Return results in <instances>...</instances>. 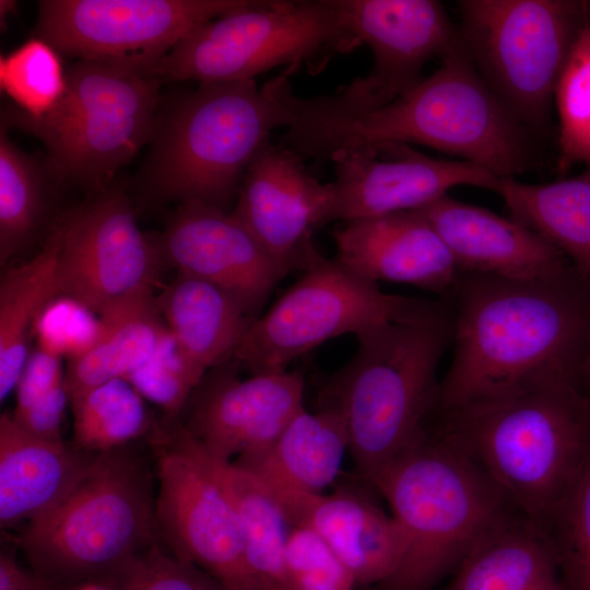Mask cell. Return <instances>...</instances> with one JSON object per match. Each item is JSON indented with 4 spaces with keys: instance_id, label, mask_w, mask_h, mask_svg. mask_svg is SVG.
<instances>
[{
    "instance_id": "cell-12",
    "label": "cell",
    "mask_w": 590,
    "mask_h": 590,
    "mask_svg": "<svg viewBox=\"0 0 590 590\" xmlns=\"http://www.w3.org/2000/svg\"><path fill=\"white\" fill-rule=\"evenodd\" d=\"M421 299L385 293L338 259L322 257L251 322L233 357L252 375L284 371L323 342L396 320Z\"/></svg>"
},
{
    "instance_id": "cell-14",
    "label": "cell",
    "mask_w": 590,
    "mask_h": 590,
    "mask_svg": "<svg viewBox=\"0 0 590 590\" xmlns=\"http://www.w3.org/2000/svg\"><path fill=\"white\" fill-rule=\"evenodd\" d=\"M161 261L156 243L138 225L130 198L111 185L64 214L59 296L99 317L153 295Z\"/></svg>"
},
{
    "instance_id": "cell-1",
    "label": "cell",
    "mask_w": 590,
    "mask_h": 590,
    "mask_svg": "<svg viewBox=\"0 0 590 590\" xmlns=\"http://www.w3.org/2000/svg\"><path fill=\"white\" fill-rule=\"evenodd\" d=\"M447 300L453 352L430 415L554 382L579 384L590 282L573 267L536 280L460 274Z\"/></svg>"
},
{
    "instance_id": "cell-29",
    "label": "cell",
    "mask_w": 590,
    "mask_h": 590,
    "mask_svg": "<svg viewBox=\"0 0 590 590\" xmlns=\"http://www.w3.org/2000/svg\"><path fill=\"white\" fill-rule=\"evenodd\" d=\"M64 214L51 226L42 250L5 272L0 283V400L15 389L30 355L31 332L59 296L58 258Z\"/></svg>"
},
{
    "instance_id": "cell-21",
    "label": "cell",
    "mask_w": 590,
    "mask_h": 590,
    "mask_svg": "<svg viewBox=\"0 0 590 590\" xmlns=\"http://www.w3.org/2000/svg\"><path fill=\"white\" fill-rule=\"evenodd\" d=\"M414 211L436 231L460 274L536 280L571 267L554 246L523 224L448 193Z\"/></svg>"
},
{
    "instance_id": "cell-30",
    "label": "cell",
    "mask_w": 590,
    "mask_h": 590,
    "mask_svg": "<svg viewBox=\"0 0 590 590\" xmlns=\"http://www.w3.org/2000/svg\"><path fill=\"white\" fill-rule=\"evenodd\" d=\"M215 461L239 515L253 590H290L284 552L291 523L269 486L234 462Z\"/></svg>"
},
{
    "instance_id": "cell-22",
    "label": "cell",
    "mask_w": 590,
    "mask_h": 590,
    "mask_svg": "<svg viewBox=\"0 0 590 590\" xmlns=\"http://www.w3.org/2000/svg\"><path fill=\"white\" fill-rule=\"evenodd\" d=\"M269 488L291 526L315 531L354 576L357 586L376 587L400 567L408 539L392 515L346 489L323 495Z\"/></svg>"
},
{
    "instance_id": "cell-34",
    "label": "cell",
    "mask_w": 590,
    "mask_h": 590,
    "mask_svg": "<svg viewBox=\"0 0 590 590\" xmlns=\"http://www.w3.org/2000/svg\"><path fill=\"white\" fill-rule=\"evenodd\" d=\"M558 116L560 173L576 164L590 167V23L574 42L554 91Z\"/></svg>"
},
{
    "instance_id": "cell-42",
    "label": "cell",
    "mask_w": 590,
    "mask_h": 590,
    "mask_svg": "<svg viewBox=\"0 0 590 590\" xmlns=\"http://www.w3.org/2000/svg\"><path fill=\"white\" fill-rule=\"evenodd\" d=\"M579 384L582 390L590 397V338L580 368Z\"/></svg>"
},
{
    "instance_id": "cell-38",
    "label": "cell",
    "mask_w": 590,
    "mask_h": 590,
    "mask_svg": "<svg viewBox=\"0 0 590 590\" xmlns=\"http://www.w3.org/2000/svg\"><path fill=\"white\" fill-rule=\"evenodd\" d=\"M127 379L169 420L178 418L200 384L187 368L170 334L157 353Z\"/></svg>"
},
{
    "instance_id": "cell-37",
    "label": "cell",
    "mask_w": 590,
    "mask_h": 590,
    "mask_svg": "<svg viewBox=\"0 0 590 590\" xmlns=\"http://www.w3.org/2000/svg\"><path fill=\"white\" fill-rule=\"evenodd\" d=\"M290 590H355L357 582L332 551L312 530L292 526L284 552Z\"/></svg>"
},
{
    "instance_id": "cell-24",
    "label": "cell",
    "mask_w": 590,
    "mask_h": 590,
    "mask_svg": "<svg viewBox=\"0 0 590 590\" xmlns=\"http://www.w3.org/2000/svg\"><path fill=\"white\" fill-rule=\"evenodd\" d=\"M350 438L341 409L320 399L300 411L266 449L233 462L272 488L321 494L341 472Z\"/></svg>"
},
{
    "instance_id": "cell-25",
    "label": "cell",
    "mask_w": 590,
    "mask_h": 590,
    "mask_svg": "<svg viewBox=\"0 0 590 590\" xmlns=\"http://www.w3.org/2000/svg\"><path fill=\"white\" fill-rule=\"evenodd\" d=\"M157 304L180 357L199 382L234 356L255 320L221 287L178 273Z\"/></svg>"
},
{
    "instance_id": "cell-31",
    "label": "cell",
    "mask_w": 590,
    "mask_h": 590,
    "mask_svg": "<svg viewBox=\"0 0 590 590\" xmlns=\"http://www.w3.org/2000/svg\"><path fill=\"white\" fill-rule=\"evenodd\" d=\"M56 182L42 163L16 146L1 128L0 134V261L21 253L42 227L48 206V188Z\"/></svg>"
},
{
    "instance_id": "cell-20",
    "label": "cell",
    "mask_w": 590,
    "mask_h": 590,
    "mask_svg": "<svg viewBox=\"0 0 590 590\" xmlns=\"http://www.w3.org/2000/svg\"><path fill=\"white\" fill-rule=\"evenodd\" d=\"M333 237L334 258L375 283H404L449 299L460 275L436 231L416 211L342 222Z\"/></svg>"
},
{
    "instance_id": "cell-33",
    "label": "cell",
    "mask_w": 590,
    "mask_h": 590,
    "mask_svg": "<svg viewBox=\"0 0 590 590\" xmlns=\"http://www.w3.org/2000/svg\"><path fill=\"white\" fill-rule=\"evenodd\" d=\"M61 56L48 42L33 37L0 57V87L13 106L33 118L56 107L67 88Z\"/></svg>"
},
{
    "instance_id": "cell-10",
    "label": "cell",
    "mask_w": 590,
    "mask_h": 590,
    "mask_svg": "<svg viewBox=\"0 0 590 590\" xmlns=\"http://www.w3.org/2000/svg\"><path fill=\"white\" fill-rule=\"evenodd\" d=\"M459 32L476 71L534 134L550 123L554 91L590 2L462 0Z\"/></svg>"
},
{
    "instance_id": "cell-17",
    "label": "cell",
    "mask_w": 590,
    "mask_h": 590,
    "mask_svg": "<svg viewBox=\"0 0 590 590\" xmlns=\"http://www.w3.org/2000/svg\"><path fill=\"white\" fill-rule=\"evenodd\" d=\"M234 357L210 369L194 389L187 430L216 461L269 447L304 408L299 371L257 374L241 379ZM188 405V404H187Z\"/></svg>"
},
{
    "instance_id": "cell-27",
    "label": "cell",
    "mask_w": 590,
    "mask_h": 590,
    "mask_svg": "<svg viewBox=\"0 0 590 590\" xmlns=\"http://www.w3.org/2000/svg\"><path fill=\"white\" fill-rule=\"evenodd\" d=\"M168 337L154 295L107 310L98 317L92 344L69 359L64 384L70 401L104 382L127 379L157 353Z\"/></svg>"
},
{
    "instance_id": "cell-32",
    "label": "cell",
    "mask_w": 590,
    "mask_h": 590,
    "mask_svg": "<svg viewBox=\"0 0 590 590\" xmlns=\"http://www.w3.org/2000/svg\"><path fill=\"white\" fill-rule=\"evenodd\" d=\"M70 403L72 442L90 452L101 453L128 446L151 433L154 426L144 398L125 378L98 385Z\"/></svg>"
},
{
    "instance_id": "cell-28",
    "label": "cell",
    "mask_w": 590,
    "mask_h": 590,
    "mask_svg": "<svg viewBox=\"0 0 590 590\" xmlns=\"http://www.w3.org/2000/svg\"><path fill=\"white\" fill-rule=\"evenodd\" d=\"M495 192L511 219L546 239L590 282V167L548 184L499 178Z\"/></svg>"
},
{
    "instance_id": "cell-9",
    "label": "cell",
    "mask_w": 590,
    "mask_h": 590,
    "mask_svg": "<svg viewBox=\"0 0 590 590\" xmlns=\"http://www.w3.org/2000/svg\"><path fill=\"white\" fill-rule=\"evenodd\" d=\"M359 44L334 0H248L190 31L150 73L161 83L248 81L279 66L320 69Z\"/></svg>"
},
{
    "instance_id": "cell-4",
    "label": "cell",
    "mask_w": 590,
    "mask_h": 590,
    "mask_svg": "<svg viewBox=\"0 0 590 590\" xmlns=\"http://www.w3.org/2000/svg\"><path fill=\"white\" fill-rule=\"evenodd\" d=\"M427 425L544 529L590 457V397L576 381L434 414Z\"/></svg>"
},
{
    "instance_id": "cell-5",
    "label": "cell",
    "mask_w": 590,
    "mask_h": 590,
    "mask_svg": "<svg viewBox=\"0 0 590 590\" xmlns=\"http://www.w3.org/2000/svg\"><path fill=\"white\" fill-rule=\"evenodd\" d=\"M371 486L408 539L400 567L374 590H435L482 541L521 515L462 447L429 426Z\"/></svg>"
},
{
    "instance_id": "cell-6",
    "label": "cell",
    "mask_w": 590,
    "mask_h": 590,
    "mask_svg": "<svg viewBox=\"0 0 590 590\" xmlns=\"http://www.w3.org/2000/svg\"><path fill=\"white\" fill-rule=\"evenodd\" d=\"M295 119L279 76L261 88L255 80L199 83L160 108L143 190L158 201L226 211L271 132Z\"/></svg>"
},
{
    "instance_id": "cell-7",
    "label": "cell",
    "mask_w": 590,
    "mask_h": 590,
    "mask_svg": "<svg viewBox=\"0 0 590 590\" xmlns=\"http://www.w3.org/2000/svg\"><path fill=\"white\" fill-rule=\"evenodd\" d=\"M161 82L149 72L119 62L74 60L67 88L47 115L33 118L7 106L1 128L38 139L58 185L71 184L96 194L117 172L150 144L161 108Z\"/></svg>"
},
{
    "instance_id": "cell-11",
    "label": "cell",
    "mask_w": 590,
    "mask_h": 590,
    "mask_svg": "<svg viewBox=\"0 0 590 590\" xmlns=\"http://www.w3.org/2000/svg\"><path fill=\"white\" fill-rule=\"evenodd\" d=\"M150 434L161 540L173 555L202 568L228 590H253L243 524L215 461L179 418L154 424Z\"/></svg>"
},
{
    "instance_id": "cell-3",
    "label": "cell",
    "mask_w": 590,
    "mask_h": 590,
    "mask_svg": "<svg viewBox=\"0 0 590 590\" xmlns=\"http://www.w3.org/2000/svg\"><path fill=\"white\" fill-rule=\"evenodd\" d=\"M452 333L450 302L422 297L402 317L357 334L356 352L322 390L320 399L344 414L349 451L368 484L424 434Z\"/></svg>"
},
{
    "instance_id": "cell-15",
    "label": "cell",
    "mask_w": 590,
    "mask_h": 590,
    "mask_svg": "<svg viewBox=\"0 0 590 590\" xmlns=\"http://www.w3.org/2000/svg\"><path fill=\"white\" fill-rule=\"evenodd\" d=\"M346 27L371 50L374 68L330 99L375 109L416 87L424 66L462 46L459 27L435 0H334Z\"/></svg>"
},
{
    "instance_id": "cell-18",
    "label": "cell",
    "mask_w": 590,
    "mask_h": 590,
    "mask_svg": "<svg viewBox=\"0 0 590 590\" xmlns=\"http://www.w3.org/2000/svg\"><path fill=\"white\" fill-rule=\"evenodd\" d=\"M332 185L314 177L304 157L284 144L264 143L240 184L233 215L291 273L323 256L312 232L326 224Z\"/></svg>"
},
{
    "instance_id": "cell-35",
    "label": "cell",
    "mask_w": 590,
    "mask_h": 590,
    "mask_svg": "<svg viewBox=\"0 0 590 590\" xmlns=\"http://www.w3.org/2000/svg\"><path fill=\"white\" fill-rule=\"evenodd\" d=\"M545 530L568 590H590V457Z\"/></svg>"
},
{
    "instance_id": "cell-13",
    "label": "cell",
    "mask_w": 590,
    "mask_h": 590,
    "mask_svg": "<svg viewBox=\"0 0 590 590\" xmlns=\"http://www.w3.org/2000/svg\"><path fill=\"white\" fill-rule=\"evenodd\" d=\"M247 1L42 0L35 33L62 56L119 62L150 73L190 31Z\"/></svg>"
},
{
    "instance_id": "cell-39",
    "label": "cell",
    "mask_w": 590,
    "mask_h": 590,
    "mask_svg": "<svg viewBox=\"0 0 590 590\" xmlns=\"http://www.w3.org/2000/svg\"><path fill=\"white\" fill-rule=\"evenodd\" d=\"M64 384L61 355L43 346L30 353L19 378L16 404L12 413H21L47 398Z\"/></svg>"
},
{
    "instance_id": "cell-16",
    "label": "cell",
    "mask_w": 590,
    "mask_h": 590,
    "mask_svg": "<svg viewBox=\"0 0 590 590\" xmlns=\"http://www.w3.org/2000/svg\"><path fill=\"white\" fill-rule=\"evenodd\" d=\"M330 161L335 179L326 224L414 211L457 186L495 191L499 179L469 162L433 158L401 143L355 146Z\"/></svg>"
},
{
    "instance_id": "cell-2",
    "label": "cell",
    "mask_w": 590,
    "mask_h": 590,
    "mask_svg": "<svg viewBox=\"0 0 590 590\" xmlns=\"http://www.w3.org/2000/svg\"><path fill=\"white\" fill-rule=\"evenodd\" d=\"M287 101L296 119L283 144L319 163L382 143L429 146L498 178L523 174L535 161L534 133L488 87L463 44L416 87L379 108L351 109L327 95L290 93Z\"/></svg>"
},
{
    "instance_id": "cell-19",
    "label": "cell",
    "mask_w": 590,
    "mask_h": 590,
    "mask_svg": "<svg viewBox=\"0 0 590 590\" xmlns=\"http://www.w3.org/2000/svg\"><path fill=\"white\" fill-rule=\"evenodd\" d=\"M155 243L178 274L221 287L253 319L291 273L233 213L200 203L179 204Z\"/></svg>"
},
{
    "instance_id": "cell-40",
    "label": "cell",
    "mask_w": 590,
    "mask_h": 590,
    "mask_svg": "<svg viewBox=\"0 0 590 590\" xmlns=\"http://www.w3.org/2000/svg\"><path fill=\"white\" fill-rule=\"evenodd\" d=\"M68 402L70 398L63 384L44 400L21 413H11V415L23 429L32 435L46 440L60 441Z\"/></svg>"
},
{
    "instance_id": "cell-41",
    "label": "cell",
    "mask_w": 590,
    "mask_h": 590,
    "mask_svg": "<svg viewBox=\"0 0 590 590\" xmlns=\"http://www.w3.org/2000/svg\"><path fill=\"white\" fill-rule=\"evenodd\" d=\"M67 588L40 574L20 566L8 552L0 555V590H66Z\"/></svg>"
},
{
    "instance_id": "cell-23",
    "label": "cell",
    "mask_w": 590,
    "mask_h": 590,
    "mask_svg": "<svg viewBox=\"0 0 590 590\" xmlns=\"http://www.w3.org/2000/svg\"><path fill=\"white\" fill-rule=\"evenodd\" d=\"M98 453L46 440L0 415V527L27 524L55 508L82 480Z\"/></svg>"
},
{
    "instance_id": "cell-8",
    "label": "cell",
    "mask_w": 590,
    "mask_h": 590,
    "mask_svg": "<svg viewBox=\"0 0 590 590\" xmlns=\"http://www.w3.org/2000/svg\"><path fill=\"white\" fill-rule=\"evenodd\" d=\"M15 541L33 570L66 588L111 574L162 541L146 459L130 445L98 453L74 488Z\"/></svg>"
},
{
    "instance_id": "cell-43",
    "label": "cell",
    "mask_w": 590,
    "mask_h": 590,
    "mask_svg": "<svg viewBox=\"0 0 590 590\" xmlns=\"http://www.w3.org/2000/svg\"><path fill=\"white\" fill-rule=\"evenodd\" d=\"M16 7V1L12 0H1L0 1V21L1 24L5 22L7 17L13 13L14 9Z\"/></svg>"
},
{
    "instance_id": "cell-26",
    "label": "cell",
    "mask_w": 590,
    "mask_h": 590,
    "mask_svg": "<svg viewBox=\"0 0 590 590\" xmlns=\"http://www.w3.org/2000/svg\"><path fill=\"white\" fill-rule=\"evenodd\" d=\"M440 590H568L546 530L522 515L482 541Z\"/></svg>"
},
{
    "instance_id": "cell-36",
    "label": "cell",
    "mask_w": 590,
    "mask_h": 590,
    "mask_svg": "<svg viewBox=\"0 0 590 590\" xmlns=\"http://www.w3.org/2000/svg\"><path fill=\"white\" fill-rule=\"evenodd\" d=\"M98 581L105 590H228L202 568L163 550L161 542Z\"/></svg>"
}]
</instances>
